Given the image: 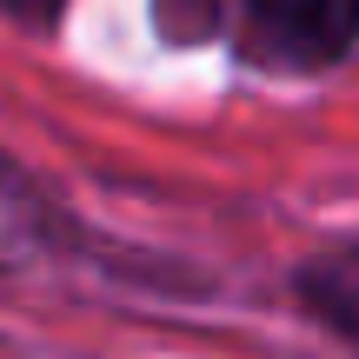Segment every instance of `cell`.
<instances>
[{
	"instance_id": "cell-4",
	"label": "cell",
	"mask_w": 359,
	"mask_h": 359,
	"mask_svg": "<svg viewBox=\"0 0 359 359\" xmlns=\"http://www.w3.org/2000/svg\"><path fill=\"white\" fill-rule=\"evenodd\" d=\"M60 7H67V0H0V13H13L20 27H53Z\"/></svg>"
},
{
	"instance_id": "cell-2",
	"label": "cell",
	"mask_w": 359,
	"mask_h": 359,
	"mask_svg": "<svg viewBox=\"0 0 359 359\" xmlns=\"http://www.w3.org/2000/svg\"><path fill=\"white\" fill-rule=\"evenodd\" d=\"M47 233H53V206H47V193H40L34 180H27L7 154H0V266H20V259H34L40 246H47Z\"/></svg>"
},
{
	"instance_id": "cell-1",
	"label": "cell",
	"mask_w": 359,
	"mask_h": 359,
	"mask_svg": "<svg viewBox=\"0 0 359 359\" xmlns=\"http://www.w3.org/2000/svg\"><path fill=\"white\" fill-rule=\"evenodd\" d=\"M240 40L259 67L320 74L359 47V0H240Z\"/></svg>"
},
{
	"instance_id": "cell-3",
	"label": "cell",
	"mask_w": 359,
	"mask_h": 359,
	"mask_svg": "<svg viewBox=\"0 0 359 359\" xmlns=\"http://www.w3.org/2000/svg\"><path fill=\"white\" fill-rule=\"evenodd\" d=\"M299 293H306V306L320 313L339 339L359 346V246L326 253L320 266H306V273H299Z\"/></svg>"
}]
</instances>
